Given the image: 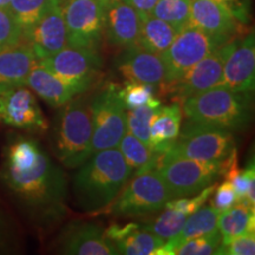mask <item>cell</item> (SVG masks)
Here are the masks:
<instances>
[{
  "instance_id": "1",
  "label": "cell",
  "mask_w": 255,
  "mask_h": 255,
  "mask_svg": "<svg viewBox=\"0 0 255 255\" xmlns=\"http://www.w3.org/2000/svg\"><path fill=\"white\" fill-rule=\"evenodd\" d=\"M0 178L33 221L46 225L65 215V175L34 138L15 136L9 139Z\"/></svg>"
},
{
  "instance_id": "2",
  "label": "cell",
  "mask_w": 255,
  "mask_h": 255,
  "mask_svg": "<svg viewBox=\"0 0 255 255\" xmlns=\"http://www.w3.org/2000/svg\"><path fill=\"white\" fill-rule=\"evenodd\" d=\"M78 168L73 194L77 205L89 213L108 208L132 175L119 148L94 152Z\"/></svg>"
},
{
  "instance_id": "3",
  "label": "cell",
  "mask_w": 255,
  "mask_h": 255,
  "mask_svg": "<svg viewBox=\"0 0 255 255\" xmlns=\"http://www.w3.org/2000/svg\"><path fill=\"white\" fill-rule=\"evenodd\" d=\"M52 150L65 168L77 169L92 155L90 102L77 95L60 107L52 127Z\"/></svg>"
},
{
  "instance_id": "4",
  "label": "cell",
  "mask_w": 255,
  "mask_h": 255,
  "mask_svg": "<svg viewBox=\"0 0 255 255\" xmlns=\"http://www.w3.org/2000/svg\"><path fill=\"white\" fill-rule=\"evenodd\" d=\"M182 111L193 122L241 130L251 121V94L216 85L184 100Z\"/></svg>"
},
{
  "instance_id": "5",
  "label": "cell",
  "mask_w": 255,
  "mask_h": 255,
  "mask_svg": "<svg viewBox=\"0 0 255 255\" xmlns=\"http://www.w3.org/2000/svg\"><path fill=\"white\" fill-rule=\"evenodd\" d=\"M235 149L231 130L187 121L177 139L164 152L168 157H182L202 162L225 161Z\"/></svg>"
},
{
  "instance_id": "6",
  "label": "cell",
  "mask_w": 255,
  "mask_h": 255,
  "mask_svg": "<svg viewBox=\"0 0 255 255\" xmlns=\"http://www.w3.org/2000/svg\"><path fill=\"white\" fill-rule=\"evenodd\" d=\"M228 158V157H227ZM227 158L219 162H202L159 155L157 171L174 197L193 196L212 186L227 169Z\"/></svg>"
},
{
  "instance_id": "7",
  "label": "cell",
  "mask_w": 255,
  "mask_h": 255,
  "mask_svg": "<svg viewBox=\"0 0 255 255\" xmlns=\"http://www.w3.org/2000/svg\"><path fill=\"white\" fill-rule=\"evenodd\" d=\"M92 154L117 148L127 130V109L120 96V85L107 83L90 102Z\"/></svg>"
},
{
  "instance_id": "8",
  "label": "cell",
  "mask_w": 255,
  "mask_h": 255,
  "mask_svg": "<svg viewBox=\"0 0 255 255\" xmlns=\"http://www.w3.org/2000/svg\"><path fill=\"white\" fill-rule=\"evenodd\" d=\"M173 195L155 169L137 173L111 202L110 212L119 216H141L163 209Z\"/></svg>"
},
{
  "instance_id": "9",
  "label": "cell",
  "mask_w": 255,
  "mask_h": 255,
  "mask_svg": "<svg viewBox=\"0 0 255 255\" xmlns=\"http://www.w3.org/2000/svg\"><path fill=\"white\" fill-rule=\"evenodd\" d=\"M68 46L98 51L104 38V0L60 2Z\"/></svg>"
},
{
  "instance_id": "10",
  "label": "cell",
  "mask_w": 255,
  "mask_h": 255,
  "mask_svg": "<svg viewBox=\"0 0 255 255\" xmlns=\"http://www.w3.org/2000/svg\"><path fill=\"white\" fill-rule=\"evenodd\" d=\"M223 44H226L225 41L210 36L193 25L182 28L177 32L170 46L161 55L165 66L163 84L177 81L188 70Z\"/></svg>"
},
{
  "instance_id": "11",
  "label": "cell",
  "mask_w": 255,
  "mask_h": 255,
  "mask_svg": "<svg viewBox=\"0 0 255 255\" xmlns=\"http://www.w3.org/2000/svg\"><path fill=\"white\" fill-rule=\"evenodd\" d=\"M37 63L84 92L98 82L104 65L98 51L72 46H65L53 55L37 60Z\"/></svg>"
},
{
  "instance_id": "12",
  "label": "cell",
  "mask_w": 255,
  "mask_h": 255,
  "mask_svg": "<svg viewBox=\"0 0 255 255\" xmlns=\"http://www.w3.org/2000/svg\"><path fill=\"white\" fill-rule=\"evenodd\" d=\"M237 43L238 39H233L218 47L195 64L190 70H188L177 81L163 84L164 90L170 94L175 100L183 102L190 96L219 85L222 79L223 65H225L226 59L237 45Z\"/></svg>"
},
{
  "instance_id": "13",
  "label": "cell",
  "mask_w": 255,
  "mask_h": 255,
  "mask_svg": "<svg viewBox=\"0 0 255 255\" xmlns=\"http://www.w3.org/2000/svg\"><path fill=\"white\" fill-rule=\"evenodd\" d=\"M0 123L36 133L49 129L36 95L26 85L0 91Z\"/></svg>"
},
{
  "instance_id": "14",
  "label": "cell",
  "mask_w": 255,
  "mask_h": 255,
  "mask_svg": "<svg viewBox=\"0 0 255 255\" xmlns=\"http://www.w3.org/2000/svg\"><path fill=\"white\" fill-rule=\"evenodd\" d=\"M24 40L32 47L37 60L53 55L68 46L60 2L51 6L36 24L24 31Z\"/></svg>"
},
{
  "instance_id": "15",
  "label": "cell",
  "mask_w": 255,
  "mask_h": 255,
  "mask_svg": "<svg viewBox=\"0 0 255 255\" xmlns=\"http://www.w3.org/2000/svg\"><path fill=\"white\" fill-rule=\"evenodd\" d=\"M255 83V36L248 33L238 39L223 65L222 79L219 85L237 92L251 94Z\"/></svg>"
},
{
  "instance_id": "16",
  "label": "cell",
  "mask_w": 255,
  "mask_h": 255,
  "mask_svg": "<svg viewBox=\"0 0 255 255\" xmlns=\"http://www.w3.org/2000/svg\"><path fill=\"white\" fill-rule=\"evenodd\" d=\"M141 15L122 0H104V37L111 45L127 49L136 45Z\"/></svg>"
},
{
  "instance_id": "17",
  "label": "cell",
  "mask_w": 255,
  "mask_h": 255,
  "mask_svg": "<svg viewBox=\"0 0 255 255\" xmlns=\"http://www.w3.org/2000/svg\"><path fill=\"white\" fill-rule=\"evenodd\" d=\"M115 64L126 81L146 83L155 87L164 82L165 66L161 55L142 49L137 44L123 49Z\"/></svg>"
},
{
  "instance_id": "18",
  "label": "cell",
  "mask_w": 255,
  "mask_h": 255,
  "mask_svg": "<svg viewBox=\"0 0 255 255\" xmlns=\"http://www.w3.org/2000/svg\"><path fill=\"white\" fill-rule=\"evenodd\" d=\"M189 25L225 43L235 39L241 27L234 15L214 0H190Z\"/></svg>"
},
{
  "instance_id": "19",
  "label": "cell",
  "mask_w": 255,
  "mask_h": 255,
  "mask_svg": "<svg viewBox=\"0 0 255 255\" xmlns=\"http://www.w3.org/2000/svg\"><path fill=\"white\" fill-rule=\"evenodd\" d=\"M63 254L115 255L116 247L96 223L75 222L66 227L60 240Z\"/></svg>"
},
{
  "instance_id": "20",
  "label": "cell",
  "mask_w": 255,
  "mask_h": 255,
  "mask_svg": "<svg viewBox=\"0 0 255 255\" xmlns=\"http://www.w3.org/2000/svg\"><path fill=\"white\" fill-rule=\"evenodd\" d=\"M25 85L53 108H60L77 95L84 94L81 88L63 81L38 63L28 73Z\"/></svg>"
},
{
  "instance_id": "21",
  "label": "cell",
  "mask_w": 255,
  "mask_h": 255,
  "mask_svg": "<svg viewBox=\"0 0 255 255\" xmlns=\"http://www.w3.org/2000/svg\"><path fill=\"white\" fill-rule=\"evenodd\" d=\"M183 111L180 103L159 105L152 115L149 146L156 154L162 155L173 146L182 126Z\"/></svg>"
},
{
  "instance_id": "22",
  "label": "cell",
  "mask_w": 255,
  "mask_h": 255,
  "mask_svg": "<svg viewBox=\"0 0 255 255\" xmlns=\"http://www.w3.org/2000/svg\"><path fill=\"white\" fill-rule=\"evenodd\" d=\"M37 64V57L27 43L0 52V91L21 87Z\"/></svg>"
},
{
  "instance_id": "23",
  "label": "cell",
  "mask_w": 255,
  "mask_h": 255,
  "mask_svg": "<svg viewBox=\"0 0 255 255\" xmlns=\"http://www.w3.org/2000/svg\"><path fill=\"white\" fill-rule=\"evenodd\" d=\"M219 214L220 213L214 207H201L195 213L188 215L178 234L171 238L170 240L165 241L163 246L157 251L156 255H174L175 251L183 242L216 231L218 229Z\"/></svg>"
},
{
  "instance_id": "24",
  "label": "cell",
  "mask_w": 255,
  "mask_h": 255,
  "mask_svg": "<svg viewBox=\"0 0 255 255\" xmlns=\"http://www.w3.org/2000/svg\"><path fill=\"white\" fill-rule=\"evenodd\" d=\"M255 213L246 201H239L231 208L223 210L219 214L218 231L222 235V242L231 240L238 235L254 232Z\"/></svg>"
},
{
  "instance_id": "25",
  "label": "cell",
  "mask_w": 255,
  "mask_h": 255,
  "mask_svg": "<svg viewBox=\"0 0 255 255\" xmlns=\"http://www.w3.org/2000/svg\"><path fill=\"white\" fill-rule=\"evenodd\" d=\"M177 31L168 23L149 14L141 17V30H139L137 45L152 53L162 55L170 46L176 37Z\"/></svg>"
},
{
  "instance_id": "26",
  "label": "cell",
  "mask_w": 255,
  "mask_h": 255,
  "mask_svg": "<svg viewBox=\"0 0 255 255\" xmlns=\"http://www.w3.org/2000/svg\"><path fill=\"white\" fill-rule=\"evenodd\" d=\"M119 150L127 164L132 169V173L151 170L157 165L159 155L152 151L148 144L128 131L121 139Z\"/></svg>"
},
{
  "instance_id": "27",
  "label": "cell",
  "mask_w": 255,
  "mask_h": 255,
  "mask_svg": "<svg viewBox=\"0 0 255 255\" xmlns=\"http://www.w3.org/2000/svg\"><path fill=\"white\" fill-rule=\"evenodd\" d=\"M164 240L139 226L120 240L114 242L117 254L124 255H156L164 245Z\"/></svg>"
},
{
  "instance_id": "28",
  "label": "cell",
  "mask_w": 255,
  "mask_h": 255,
  "mask_svg": "<svg viewBox=\"0 0 255 255\" xmlns=\"http://www.w3.org/2000/svg\"><path fill=\"white\" fill-rule=\"evenodd\" d=\"M151 15L173 26L177 32L189 25L190 0H158Z\"/></svg>"
},
{
  "instance_id": "29",
  "label": "cell",
  "mask_w": 255,
  "mask_h": 255,
  "mask_svg": "<svg viewBox=\"0 0 255 255\" xmlns=\"http://www.w3.org/2000/svg\"><path fill=\"white\" fill-rule=\"evenodd\" d=\"M56 2L59 0H11L8 8L25 31L36 24Z\"/></svg>"
},
{
  "instance_id": "30",
  "label": "cell",
  "mask_w": 255,
  "mask_h": 255,
  "mask_svg": "<svg viewBox=\"0 0 255 255\" xmlns=\"http://www.w3.org/2000/svg\"><path fill=\"white\" fill-rule=\"evenodd\" d=\"M161 101L155 100L151 103L142 105L136 109L127 110V130L131 135L149 145L150 138V123L156 108L161 105Z\"/></svg>"
},
{
  "instance_id": "31",
  "label": "cell",
  "mask_w": 255,
  "mask_h": 255,
  "mask_svg": "<svg viewBox=\"0 0 255 255\" xmlns=\"http://www.w3.org/2000/svg\"><path fill=\"white\" fill-rule=\"evenodd\" d=\"M187 218L188 215L183 213L171 208H165L157 219H155L151 223L142 225V227L157 235L162 240L168 241L178 234Z\"/></svg>"
},
{
  "instance_id": "32",
  "label": "cell",
  "mask_w": 255,
  "mask_h": 255,
  "mask_svg": "<svg viewBox=\"0 0 255 255\" xmlns=\"http://www.w3.org/2000/svg\"><path fill=\"white\" fill-rule=\"evenodd\" d=\"M155 95V85L146 84V83L126 81L123 87H120V96L127 110L136 109L142 105L151 103L157 100Z\"/></svg>"
},
{
  "instance_id": "33",
  "label": "cell",
  "mask_w": 255,
  "mask_h": 255,
  "mask_svg": "<svg viewBox=\"0 0 255 255\" xmlns=\"http://www.w3.org/2000/svg\"><path fill=\"white\" fill-rule=\"evenodd\" d=\"M24 40V30L8 7H0V52L19 45Z\"/></svg>"
},
{
  "instance_id": "34",
  "label": "cell",
  "mask_w": 255,
  "mask_h": 255,
  "mask_svg": "<svg viewBox=\"0 0 255 255\" xmlns=\"http://www.w3.org/2000/svg\"><path fill=\"white\" fill-rule=\"evenodd\" d=\"M222 242V235L218 229L214 232L207 233L201 237L190 239L183 242L180 247L175 251L174 255H209L215 254L220 245Z\"/></svg>"
},
{
  "instance_id": "35",
  "label": "cell",
  "mask_w": 255,
  "mask_h": 255,
  "mask_svg": "<svg viewBox=\"0 0 255 255\" xmlns=\"http://www.w3.org/2000/svg\"><path fill=\"white\" fill-rule=\"evenodd\" d=\"M215 189V183L212 186L205 188L201 190L200 193L195 194L194 197H174V199L169 200L165 203L164 208H171L177 210V212L183 213L186 215H190L195 213L197 209L201 207L205 206V203L208 201V199L212 196L213 191Z\"/></svg>"
},
{
  "instance_id": "36",
  "label": "cell",
  "mask_w": 255,
  "mask_h": 255,
  "mask_svg": "<svg viewBox=\"0 0 255 255\" xmlns=\"http://www.w3.org/2000/svg\"><path fill=\"white\" fill-rule=\"evenodd\" d=\"M215 254L223 255H253L255 254L254 232L238 235L231 240L221 242Z\"/></svg>"
},
{
  "instance_id": "37",
  "label": "cell",
  "mask_w": 255,
  "mask_h": 255,
  "mask_svg": "<svg viewBox=\"0 0 255 255\" xmlns=\"http://www.w3.org/2000/svg\"><path fill=\"white\" fill-rule=\"evenodd\" d=\"M213 199H212V207L218 210L219 213L223 212V210L231 208L233 205L238 202V196L235 193L234 187L229 181L225 180L220 186L213 191Z\"/></svg>"
},
{
  "instance_id": "38",
  "label": "cell",
  "mask_w": 255,
  "mask_h": 255,
  "mask_svg": "<svg viewBox=\"0 0 255 255\" xmlns=\"http://www.w3.org/2000/svg\"><path fill=\"white\" fill-rule=\"evenodd\" d=\"M214 1L225 6L241 25L248 24L251 0H214Z\"/></svg>"
},
{
  "instance_id": "39",
  "label": "cell",
  "mask_w": 255,
  "mask_h": 255,
  "mask_svg": "<svg viewBox=\"0 0 255 255\" xmlns=\"http://www.w3.org/2000/svg\"><path fill=\"white\" fill-rule=\"evenodd\" d=\"M122 1L131 6L135 11L138 12L141 17H144V15L151 14L152 8L155 7L158 0H122Z\"/></svg>"
},
{
  "instance_id": "40",
  "label": "cell",
  "mask_w": 255,
  "mask_h": 255,
  "mask_svg": "<svg viewBox=\"0 0 255 255\" xmlns=\"http://www.w3.org/2000/svg\"><path fill=\"white\" fill-rule=\"evenodd\" d=\"M6 238H7V227H6L5 220L0 215V250L4 247Z\"/></svg>"
},
{
  "instance_id": "41",
  "label": "cell",
  "mask_w": 255,
  "mask_h": 255,
  "mask_svg": "<svg viewBox=\"0 0 255 255\" xmlns=\"http://www.w3.org/2000/svg\"><path fill=\"white\" fill-rule=\"evenodd\" d=\"M11 0H0V7H8Z\"/></svg>"
},
{
  "instance_id": "42",
  "label": "cell",
  "mask_w": 255,
  "mask_h": 255,
  "mask_svg": "<svg viewBox=\"0 0 255 255\" xmlns=\"http://www.w3.org/2000/svg\"><path fill=\"white\" fill-rule=\"evenodd\" d=\"M63 1V0H59V2H62Z\"/></svg>"
}]
</instances>
